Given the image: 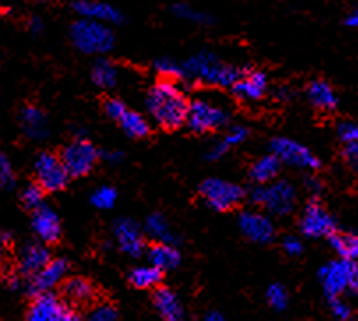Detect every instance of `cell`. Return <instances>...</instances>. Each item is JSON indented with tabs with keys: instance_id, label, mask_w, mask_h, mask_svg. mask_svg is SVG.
<instances>
[{
	"instance_id": "4dcf8cb0",
	"label": "cell",
	"mask_w": 358,
	"mask_h": 321,
	"mask_svg": "<svg viewBox=\"0 0 358 321\" xmlns=\"http://www.w3.org/2000/svg\"><path fill=\"white\" fill-rule=\"evenodd\" d=\"M248 134H249V131L245 129V127H242V126L233 127V129L229 131V133L226 134V136L222 138L217 145H214V148L208 152L207 157L210 159V161H215V159L222 157V155H224L229 148L235 147V145H238V143H242V141L248 138Z\"/></svg>"
},
{
	"instance_id": "b9f144b4",
	"label": "cell",
	"mask_w": 358,
	"mask_h": 321,
	"mask_svg": "<svg viewBox=\"0 0 358 321\" xmlns=\"http://www.w3.org/2000/svg\"><path fill=\"white\" fill-rule=\"evenodd\" d=\"M344 159L348 161L353 170H357L358 166V145L357 141H350V143H344Z\"/></svg>"
},
{
	"instance_id": "6da1fadb",
	"label": "cell",
	"mask_w": 358,
	"mask_h": 321,
	"mask_svg": "<svg viewBox=\"0 0 358 321\" xmlns=\"http://www.w3.org/2000/svg\"><path fill=\"white\" fill-rule=\"evenodd\" d=\"M145 104L155 124L163 129H178L185 124L189 108L187 97L170 78H164L148 90Z\"/></svg>"
},
{
	"instance_id": "7c38bea8",
	"label": "cell",
	"mask_w": 358,
	"mask_h": 321,
	"mask_svg": "<svg viewBox=\"0 0 358 321\" xmlns=\"http://www.w3.org/2000/svg\"><path fill=\"white\" fill-rule=\"evenodd\" d=\"M300 231L309 238H320V236H329L336 231V219L323 208L322 204L316 199L309 201L300 219Z\"/></svg>"
},
{
	"instance_id": "d4e9b609",
	"label": "cell",
	"mask_w": 358,
	"mask_h": 321,
	"mask_svg": "<svg viewBox=\"0 0 358 321\" xmlns=\"http://www.w3.org/2000/svg\"><path fill=\"white\" fill-rule=\"evenodd\" d=\"M145 231L157 242H166V244H177L178 242L177 235L171 231L170 224L161 214L148 215L147 221H145Z\"/></svg>"
},
{
	"instance_id": "f6af8a7d",
	"label": "cell",
	"mask_w": 358,
	"mask_h": 321,
	"mask_svg": "<svg viewBox=\"0 0 358 321\" xmlns=\"http://www.w3.org/2000/svg\"><path fill=\"white\" fill-rule=\"evenodd\" d=\"M103 157L106 159V161H111V163H118V161L122 159V154H120V152H104Z\"/></svg>"
},
{
	"instance_id": "83f0119b",
	"label": "cell",
	"mask_w": 358,
	"mask_h": 321,
	"mask_svg": "<svg viewBox=\"0 0 358 321\" xmlns=\"http://www.w3.org/2000/svg\"><path fill=\"white\" fill-rule=\"evenodd\" d=\"M118 122H120V127L124 129V133L131 138H143L150 131L147 118L141 113H136V111L126 110V113L118 118Z\"/></svg>"
},
{
	"instance_id": "7dc6e473",
	"label": "cell",
	"mask_w": 358,
	"mask_h": 321,
	"mask_svg": "<svg viewBox=\"0 0 358 321\" xmlns=\"http://www.w3.org/2000/svg\"><path fill=\"white\" fill-rule=\"evenodd\" d=\"M346 25L348 27H357L358 25V13H357V9H355V11H351L350 15L346 16Z\"/></svg>"
},
{
	"instance_id": "3957f363",
	"label": "cell",
	"mask_w": 358,
	"mask_h": 321,
	"mask_svg": "<svg viewBox=\"0 0 358 321\" xmlns=\"http://www.w3.org/2000/svg\"><path fill=\"white\" fill-rule=\"evenodd\" d=\"M71 39H73V45L87 55L106 53L115 45V36L110 27L106 23L89 18H82L73 23Z\"/></svg>"
},
{
	"instance_id": "2e32d148",
	"label": "cell",
	"mask_w": 358,
	"mask_h": 321,
	"mask_svg": "<svg viewBox=\"0 0 358 321\" xmlns=\"http://www.w3.org/2000/svg\"><path fill=\"white\" fill-rule=\"evenodd\" d=\"M32 229L45 244H55L60 238V233H62L59 215L50 207H43V205H39L34 212Z\"/></svg>"
},
{
	"instance_id": "bcb514c9",
	"label": "cell",
	"mask_w": 358,
	"mask_h": 321,
	"mask_svg": "<svg viewBox=\"0 0 358 321\" xmlns=\"http://www.w3.org/2000/svg\"><path fill=\"white\" fill-rule=\"evenodd\" d=\"M205 320L207 321H222L224 320V314L219 313V311H212V313L205 314Z\"/></svg>"
},
{
	"instance_id": "ffe728a7",
	"label": "cell",
	"mask_w": 358,
	"mask_h": 321,
	"mask_svg": "<svg viewBox=\"0 0 358 321\" xmlns=\"http://www.w3.org/2000/svg\"><path fill=\"white\" fill-rule=\"evenodd\" d=\"M233 92L236 97L245 101H256L262 99L266 92V74L255 71V73L242 74L241 80L231 85Z\"/></svg>"
},
{
	"instance_id": "c3c4849f",
	"label": "cell",
	"mask_w": 358,
	"mask_h": 321,
	"mask_svg": "<svg viewBox=\"0 0 358 321\" xmlns=\"http://www.w3.org/2000/svg\"><path fill=\"white\" fill-rule=\"evenodd\" d=\"M30 29H32V32L39 34L43 30V22L39 18H32L30 20Z\"/></svg>"
},
{
	"instance_id": "ba28073f",
	"label": "cell",
	"mask_w": 358,
	"mask_h": 321,
	"mask_svg": "<svg viewBox=\"0 0 358 321\" xmlns=\"http://www.w3.org/2000/svg\"><path fill=\"white\" fill-rule=\"evenodd\" d=\"M229 120V115L224 108H219L208 101L198 99L189 104L185 122L194 133H208V131L221 129Z\"/></svg>"
},
{
	"instance_id": "60d3db41",
	"label": "cell",
	"mask_w": 358,
	"mask_h": 321,
	"mask_svg": "<svg viewBox=\"0 0 358 321\" xmlns=\"http://www.w3.org/2000/svg\"><path fill=\"white\" fill-rule=\"evenodd\" d=\"M126 110H127L126 104L118 99H108L106 103H104V111H106L108 117L113 118V120H118V118L122 117V115L126 113Z\"/></svg>"
},
{
	"instance_id": "30bf717a",
	"label": "cell",
	"mask_w": 358,
	"mask_h": 321,
	"mask_svg": "<svg viewBox=\"0 0 358 321\" xmlns=\"http://www.w3.org/2000/svg\"><path fill=\"white\" fill-rule=\"evenodd\" d=\"M34 171H36L37 184L41 185L45 191L55 192L67 185L69 175H67L60 157H57L55 154L45 152V154L39 155L34 163Z\"/></svg>"
},
{
	"instance_id": "7402d4cb",
	"label": "cell",
	"mask_w": 358,
	"mask_h": 321,
	"mask_svg": "<svg viewBox=\"0 0 358 321\" xmlns=\"http://www.w3.org/2000/svg\"><path fill=\"white\" fill-rule=\"evenodd\" d=\"M148 259L157 269L173 270L180 265V252L173 248V244L157 242L148 249Z\"/></svg>"
},
{
	"instance_id": "52a82bcc",
	"label": "cell",
	"mask_w": 358,
	"mask_h": 321,
	"mask_svg": "<svg viewBox=\"0 0 358 321\" xmlns=\"http://www.w3.org/2000/svg\"><path fill=\"white\" fill-rule=\"evenodd\" d=\"M200 192L205 201H207L208 207L219 212L235 208L236 205H241V201L245 196L244 189L241 185L222 180V178H207L200 185Z\"/></svg>"
},
{
	"instance_id": "1f68e13d",
	"label": "cell",
	"mask_w": 358,
	"mask_h": 321,
	"mask_svg": "<svg viewBox=\"0 0 358 321\" xmlns=\"http://www.w3.org/2000/svg\"><path fill=\"white\" fill-rule=\"evenodd\" d=\"M90 204L96 208H101V211H106V208H111L115 204H117V191L113 187H108V185H103V187L96 189L90 196Z\"/></svg>"
},
{
	"instance_id": "d590c367",
	"label": "cell",
	"mask_w": 358,
	"mask_h": 321,
	"mask_svg": "<svg viewBox=\"0 0 358 321\" xmlns=\"http://www.w3.org/2000/svg\"><path fill=\"white\" fill-rule=\"evenodd\" d=\"M13 185H15V171L11 161L0 152V187L11 189Z\"/></svg>"
},
{
	"instance_id": "e575fe53",
	"label": "cell",
	"mask_w": 358,
	"mask_h": 321,
	"mask_svg": "<svg viewBox=\"0 0 358 321\" xmlns=\"http://www.w3.org/2000/svg\"><path fill=\"white\" fill-rule=\"evenodd\" d=\"M43 199H45V189L39 184L27 185L22 191V201L25 207L37 208L39 205H43Z\"/></svg>"
},
{
	"instance_id": "74e56055",
	"label": "cell",
	"mask_w": 358,
	"mask_h": 321,
	"mask_svg": "<svg viewBox=\"0 0 358 321\" xmlns=\"http://www.w3.org/2000/svg\"><path fill=\"white\" fill-rule=\"evenodd\" d=\"M118 318L117 309L110 304H103V306L96 307V309L90 313V320L92 321H113Z\"/></svg>"
},
{
	"instance_id": "9c48e42d",
	"label": "cell",
	"mask_w": 358,
	"mask_h": 321,
	"mask_svg": "<svg viewBox=\"0 0 358 321\" xmlns=\"http://www.w3.org/2000/svg\"><path fill=\"white\" fill-rule=\"evenodd\" d=\"M270 148L281 163L289 164V166L303 168V170H320L322 168V161L309 148L300 145L299 141L289 140V138H275L270 143Z\"/></svg>"
},
{
	"instance_id": "7a4b0ae2",
	"label": "cell",
	"mask_w": 358,
	"mask_h": 321,
	"mask_svg": "<svg viewBox=\"0 0 358 321\" xmlns=\"http://www.w3.org/2000/svg\"><path fill=\"white\" fill-rule=\"evenodd\" d=\"M180 78L189 82L214 87H231L241 80L244 71L222 64L214 53L201 52L189 57L180 66Z\"/></svg>"
},
{
	"instance_id": "d6986e66",
	"label": "cell",
	"mask_w": 358,
	"mask_h": 321,
	"mask_svg": "<svg viewBox=\"0 0 358 321\" xmlns=\"http://www.w3.org/2000/svg\"><path fill=\"white\" fill-rule=\"evenodd\" d=\"M20 124H22V129L25 131L27 136L32 138V140L41 141L50 134L46 115L39 108L30 106V104L23 106L20 111Z\"/></svg>"
},
{
	"instance_id": "5b68a950",
	"label": "cell",
	"mask_w": 358,
	"mask_h": 321,
	"mask_svg": "<svg viewBox=\"0 0 358 321\" xmlns=\"http://www.w3.org/2000/svg\"><path fill=\"white\" fill-rule=\"evenodd\" d=\"M320 279L327 295L337 297L350 290L351 293L358 288V270L355 259L341 258L339 262H330L320 270Z\"/></svg>"
},
{
	"instance_id": "4316f807",
	"label": "cell",
	"mask_w": 358,
	"mask_h": 321,
	"mask_svg": "<svg viewBox=\"0 0 358 321\" xmlns=\"http://www.w3.org/2000/svg\"><path fill=\"white\" fill-rule=\"evenodd\" d=\"M330 245L334 251L346 259H355L358 256V238L353 233H337L332 231L329 235Z\"/></svg>"
},
{
	"instance_id": "836d02e7",
	"label": "cell",
	"mask_w": 358,
	"mask_h": 321,
	"mask_svg": "<svg viewBox=\"0 0 358 321\" xmlns=\"http://www.w3.org/2000/svg\"><path fill=\"white\" fill-rule=\"evenodd\" d=\"M171 11H173L178 18L187 20V22L212 23L210 16L205 15V13H201V11H196V9H192L191 6H187V4H175Z\"/></svg>"
},
{
	"instance_id": "f35d334b",
	"label": "cell",
	"mask_w": 358,
	"mask_h": 321,
	"mask_svg": "<svg viewBox=\"0 0 358 321\" xmlns=\"http://www.w3.org/2000/svg\"><path fill=\"white\" fill-rule=\"evenodd\" d=\"M329 299H330V309H332V314L337 318V320H348V318H351V307L348 306L339 295L329 297Z\"/></svg>"
},
{
	"instance_id": "484cf974",
	"label": "cell",
	"mask_w": 358,
	"mask_h": 321,
	"mask_svg": "<svg viewBox=\"0 0 358 321\" xmlns=\"http://www.w3.org/2000/svg\"><path fill=\"white\" fill-rule=\"evenodd\" d=\"M161 279H163V270L154 265L136 266L129 273V283L138 290L155 288L161 283Z\"/></svg>"
},
{
	"instance_id": "cb8c5ba5",
	"label": "cell",
	"mask_w": 358,
	"mask_h": 321,
	"mask_svg": "<svg viewBox=\"0 0 358 321\" xmlns=\"http://www.w3.org/2000/svg\"><path fill=\"white\" fill-rule=\"evenodd\" d=\"M281 170V161L275 157L273 154L263 155L262 159H258L251 168V178L258 184H266V182L273 180V178L279 175Z\"/></svg>"
},
{
	"instance_id": "8fae6325",
	"label": "cell",
	"mask_w": 358,
	"mask_h": 321,
	"mask_svg": "<svg viewBox=\"0 0 358 321\" xmlns=\"http://www.w3.org/2000/svg\"><path fill=\"white\" fill-rule=\"evenodd\" d=\"M29 320L32 321H73L78 320L76 313L62 302L53 293L45 292L36 295V300L30 306Z\"/></svg>"
},
{
	"instance_id": "9a60e30c",
	"label": "cell",
	"mask_w": 358,
	"mask_h": 321,
	"mask_svg": "<svg viewBox=\"0 0 358 321\" xmlns=\"http://www.w3.org/2000/svg\"><path fill=\"white\" fill-rule=\"evenodd\" d=\"M115 238L118 242V248L122 249L126 255L138 258L141 256L145 249L143 236H141V229L138 228V224L131 219H118L113 226Z\"/></svg>"
},
{
	"instance_id": "7bdbcfd3",
	"label": "cell",
	"mask_w": 358,
	"mask_h": 321,
	"mask_svg": "<svg viewBox=\"0 0 358 321\" xmlns=\"http://www.w3.org/2000/svg\"><path fill=\"white\" fill-rule=\"evenodd\" d=\"M282 248H285V251L288 252L289 256H299V255H302V251H303L302 242H300L296 236H286L285 242H282Z\"/></svg>"
},
{
	"instance_id": "ee69618b",
	"label": "cell",
	"mask_w": 358,
	"mask_h": 321,
	"mask_svg": "<svg viewBox=\"0 0 358 321\" xmlns=\"http://www.w3.org/2000/svg\"><path fill=\"white\" fill-rule=\"evenodd\" d=\"M8 245H9V235L8 233L0 231V262L4 259L6 251H8Z\"/></svg>"
},
{
	"instance_id": "ab89813d",
	"label": "cell",
	"mask_w": 358,
	"mask_h": 321,
	"mask_svg": "<svg viewBox=\"0 0 358 321\" xmlns=\"http://www.w3.org/2000/svg\"><path fill=\"white\" fill-rule=\"evenodd\" d=\"M337 134H339L343 143H350V141L358 140V127L355 122H341L337 127Z\"/></svg>"
},
{
	"instance_id": "681fc988",
	"label": "cell",
	"mask_w": 358,
	"mask_h": 321,
	"mask_svg": "<svg viewBox=\"0 0 358 321\" xmlns=\"http://www.w3.org/2000/svg\"><path fill=\"white\" fill-rule=\"evenodd\" d=\"M307 187H309L313 192H320V191H322V184H320V182H317L316 178H309V180H307Z\"/></svg>"
},
{
	"instance_id": "f546056e",
	"label": "cell",
	"mask_w": 358,
	"mask_h": 321,
	"mask_svg": "<svg viewBox=\"0 0 358 321\" xmlns=\"http://www.w3.org/2000/svg\"><path fill=\"white\" fill-rule=\"evenodd\" d=\"M64 293L69 300L76 304H87L89 300H92L94 297V288L87 279H82V277H74V279H69L64 285Z\"/></svg>"
},
{
	"instance_id": "5bb4252c",
	"label": "cell",
	"mask_w": 358,
	"mask_h": 321,
	"mask_svg": "<svg viewBox=\"0 0 358 321\" xmlns=\"http://www.w3.org/2000/svg\"><path fill=\"white\" fill-rule=\"evenodd\" d=\"M238 226H241L242 233L256 244H268L275 236L273 222L259 212H242L238 217Z\"/></svg>"
},
{
	"instance_id": "603a6c76",
	"label": "cell",
	"mask_w": 358,
	"mask_h": 321,
	"mask_svg": "<svg viewBox=\"0 0 358 321\" xmlns=\"http://www.w3.org/2000/svg\"><path fill=\"white\" fill-rule=\"evenodd\" d=\"M307 96H309V101L314 106L325 111L334 110L337 106V103H339L332 87L327 82H322V80H316V82L310 83L309 90H307Z\"/></svg>"
},
{
	"instance_id": "8d00e7d4",
	"label": "cell",
	"mask_w": 358,
	"mask_h": 321,
	"mask_svg": "<svg viewBox=\"0 0 358 321\" xmlns=\"http://www.w3.org/2000/svg\"><path fill=\"white\" fill-rule=\"evenodd\" d=\"M155 69L159 71V73L163 74L164 78H170V80H173V78H178L180 76V66H178L175 60L171 59H159L155 60Z\"/></svg>"
},
{
	"instance_id": "f1b7e54d",
	"label": "cell",
	"mask_w": 358,
	"mask_h": 321,
	"mask_svg": "<svg viewBox=\"0 0 358 321\" xmlns=\"http://www.w3.org/2000/svg\"><path fill=\"white\" fill-rule=\"evenodd\" d=\"M118 73L117 67L113 66V62L106 59L96 60L92 67V82L96 83L101 89H111V87L117 85Z\"/></svg>"
},
{
	"instance_id": "8992f818",
	"label": "cell",
	"mask_w": 358,
	"mask_h": 321,
	"mask_svg": "<svg viewBox=\"0 0 358 321\" xmlns=\"http://www.w3.org/2000/svg\"><path fill=\"white\" fill-rule=\"evenodd\" d=\"M60 161L69 177H85L96 168L99 161V152L90 141L74 140L73 143L64 147Z\"/></svg>"
},
{
	"instance_id": "e0dca14e",
	"label": "cell",
	"mask_w": 358,
	"mask_h": 321,
	"mask_svg": "<svg viewBox=\"0 0 358 321\" xmlns=\"http://www.w3.org/2000/svg\"><path fill=\"white\" fill-rule=\"evenodd\" d=\"M74 11L82 18L96 20V22L103 23H122L124 15L118 11L117 8L104 2H97V0H78L74 2Z\"/></svg>"
},
{
	"instance_id": "ac0fdd59",
	"label": "cell",
	"mask_w": 358,
	"mask_h": 321,
	"mask_svg": "<svg viewBox=\"0 0 358 321\" xmlns=\"http://www.w3.org/2000/svg\"><path fill=\"white\" fill-rule=\"evenodd\" d=\"M50 262V251L39 242H29L22 248L18 256V265L22 276H34Z\"/></svg>"
},
{
	"instance_id": "44dd1931",
	"label": "cell",
	"mask_w": 358,
	"mask_h": 321,
	"mask_svg": "<svg viewBox=\"0 0 358 321\" xmlns=\"http://www.w3.org/2000/svg\"><path fill=\"white\" fill-rule=\"evenodd\" d=\"M154 306L155 311L168 321H178L184 318L182 304L178 302L177 295L168 288H159L157 292H155Z\"/></svg>"
},
{
	"instance_id": "4fadbf2b",
	"label": "cell",
	"mask_w": 358,
	"mask_h": 321,
	"mask_svg": "<svg viewBox=\"0 0 358 321\" xmlns=\"http://www.w3.org/2000/svg\"><path fill=\"white\" fill-rule=\"evenodd\" d=\"M67 265L66 259L62 258H57V259H50L41 270H37L34 276H30L29 285H27V292L29 295H39V293H45V292H52L57 285H59L60 280L66 277Z\"/></svg>"
},
{
	"instance_id": "277c9868",
	"label": "cell",
	"mask_w": 358,
	"mask_h": 321,
	"mask_svg": "<svg viewBox=\"0 0 358 321\" xmlns=\"http://www.w3.org/2000/svg\"><path fill=\"white\" fill-rule=\"evenodd\" d=\"M251 199L259 207H265L273 215H286L293 211L296 191L288 180L263 184L251 192Z\"/></svg>"
},
{
	"instance_id": "d6a6232c",
	"label": "cell",
	"mask_w": 358,
	"mask_h": 321,
	"mask_svg": "<svg viewBox=\"0 0 358 321\" xmlns=\"http://www.w3.org/2000/svg\"><path fill=\"white\" fill-rule=\"evenodd\" d=\"M266 300L275 311H285L288 307V292L282 285H272L266 290Z\"/></svg>"
}]
</instances>
